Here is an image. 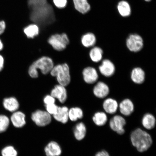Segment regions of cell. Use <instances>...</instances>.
Listing matches in <instances>:
<instances>
[{"instance_id":"obj_8","label":"cell","mask_w":156,"mask_h":156,"mask_svg":"<svg viewBox=\"0 0 156 156\" xmlns=\"http://www.w3.org/2000/svg\"><path fill=\"white\" fill-rule=\"evenodd\" d=\"M126 124V120L122 116L120 115L114 116L111 120L110 122V126L111 129L120 135L124 133V127Z\"/></svg>"},{"instance_id":"obj_34","label":"cell","mask_w":156,"mask_h":156,"mask_svg":"<svg viewBox=\"0 0 156 156\" xmlns=\"http://www.w3.org/2000/svg\"><path fill=\"white\" fill-rule=\"evenodd\" d=\"M6 28L5 23L4 21H0V35L5 32Z\"/></svg>"},{"instance_id":"obj_2","label":"cell","mask_w":156,"mask_h":156,"mask_svg":"<svg viewBox=\"0 0 156 156\" xmlns=\"http://www.w3.org/2000/svg\"><path fill=\"white\" fill-rule=\"evenodd\" d=\"M130 139L133 145L140 152L147 151L153 142L151 135L140 128L137 129L132 133Z\"/></svg>"},{"instance_id":"obj_38","label":"cell","mask_w":156,"mask_h":156,"mask_svg":"<svg viewBox=\"0 0 156 156\" xmlns=\"http://www.w3.org/2000/svg\"><path fill=\"white\" fill-rule=\"evenodd\" d=\"M144 1L146 2H150L151 1V0H144Z\"/></svg>"},{"instance_id":"obj_4","label":"cell","mask_w":156,"mask_h":156,"mask_svg":"<svg viewBox=\"0 0 156 156\" xmlns=\"http://www.w3.org/2000/svg\"><path fill=\"white\" fill-rule=\"evenodd\" d=\"M50 73L52 76L56 77L58 83L60 85L65 87L71 82L69 68L67 64H58L54 66Z\"/></svg>"},{"instance_id":"obj_32","label":"cell","mask_w":156,"mask_h":156,"mask_svg":"<svg viewBox=\"0 0 156 156\" xmlns=\"http://www.w3.org/2000/svg\"><path fill=\"white\" fill-rule=\"evenodd\" d=\"M53 2L56 6L59 9L64 8L67 4V0H53Z\"/></svg>"},{"instance_id":"obj_7","label":"cell","mask_w":156,"mask_h":156,"mask_svg":"<svg viewBox=\"0 0 156 156\" xmlns=\"http://www.w3.org/2000/svg\"><path fill=\"white\" fill-rule=\"evenodd\" d=\"M32 119L37 126H44L49 124L51 121V115L45 111L37 110L33 113Z\"/></svg>"},{"instance_id":"obj_1","label":"cell","mask_w":156,"mask_h":156,"mask_svg":"<svg viewBox=\"0 0 156 156\" xmlns=\"http://www.w3.org/2000/svg\"><path fill=\"white\" fill-rule=\"evenodd\" d=\"M30 19L33 22L42 26L52 24L55 21L53 7L47 0H28Z\"/></svg>"},{"instance_id":"obj_33","label":"cell","mask_w":156,"mask_h":156,"mask_svg":"<svg viewBox=\"0 0 156 156\" xmlns=\"http://www.w3.org/2000/svg\"><path fill=\"white\" fill-rule=\"evenodd\" d=\"M44 104L46 105L55 103V100L51 95H47L44 98Z\"/></svg>"},{"instance_id":"obj_20","label":"cell","mask_w":156,"mask_h":156,"mask_svg":"<svg viewBox=\"0 0 156 156\" xmlns=\"http://www.w3.org/2000/svg\"><path fill=\"white\" fill-rule=\"evenodd\" d=\"M3 105L6 110L11 112H16L18 110L19 107L18 101L15 97H12L4 99Z\"/></svg>"},{"instance_id":"obj_6","label":"cell","mask_w":156,"mask_h":156,"mask_svg":"<svg viewBox=\"0 0 156 156\" xmlns=\"http://www.w3.org/2000/svg\"><path fill=\"white\" fill-rule=\"evenodd\" d=\"M126 44L128 49L133 52H139L144 47L143 39L136 34H130L126 39Z\"/></svg>"},{"instance_id":"obj_5","label":"cell","mask_w":156,"mask_h":156,"mask_svg":"<svg viewBox=\"0 0 156 156\" xmlns=\"http://www.w3.org/2000/svg\"><path fill=\"white\" fill-rule=\"evenodd\" d=\"M48 42L54 50L62 51L65 49L69 43V40L67 35L65 34H55L49 38Z\"/></svg>"},{"instance_id":"obj_18","label":"cell","mask_w":156,"mask_h":156,"mask_svg":"<svg viewBox=\"0 0 156 156\" xmlns=\"http://www.w3.org/2000/svg\"><path fill=\"white\" fill-rule=\"evenodd\" d=\"M133 103L129 99H126L122 101L119 105L120 111L121 113L125 116L130 115L134 110Z\"/></svg>"},{"instance_id":"obj_24","label":"cell","mask_w":156,"mask_h":156,"mask_svg":"<svg viewBox=\"0 0 156 156\" xmlns=\"http://www.w3.org/2000/svg\"><path fill=\"white\" fill-rule=\"evenodd\" d=\"M103 51L102 49L98 47H94L89 52L90 57L93 62L98 63L102 59Z\"/></svg>"},{"instance_id":"obj_29","label":"cell","mask_w":156,"mask_h":156,"mask_svg":"<svg viewBox=\"0 0 156 156\" xmlns=\"http://www.w3.org/2000/svg\"><path fill=\"white\" fill-rule=\"evenodd\" d=\"M9 124L8 117L5 115H0V133L5 132L7 129Z\"/></svg>"},{"instance_id":"obj_13","label":"cell","mask_w":156,"mask_h":156,"mask_svg":"<svg viewBox=\"0 0 156 156\" xmlns=\"http://www.w3.org/2000/svg\"><path fill=\"white\" fill-rule=\"evenodd\" d=\"M145 74L141 68L136 67L132 70L131 79L134 83L138 84L143 83L145 81Z\"/></svg>"},{"instance_id":"obj_10","label":"cell","mask_w":156,"mask_h":156,"mask_svg":"<svg viewBox=\"0 0 156 156\" xmlns=\"http://www.w3.org/2000/svg\"><path fill=\"white\" fill-rule=\"evenodd\" d=\"M84 80L88 84L95 83L98 79V75L94 68L88 67L84 68L83 71Z\"/></svg>"},{"instance_id":"obj_30","label":"cell","mask_w":156,"mask_h":156,"mask_svg":"<svg viewBox=\"0 0 156 156\" xmlns=\"http://www.w3.org/2000/svg\"><path fill=\"white\" fill-rule=\"evenodd\" d=\"M2 156H17L16 150L12 146H7L3 148L1 152Z\"/></svg>"},{"instance_id":"obj_36","label":"cell","mask_w":156,"mask_h":156,"mask_svg":"<svg viewBox=\"0 0 156 156\" xmlns=\"http://www.w3.org/2000/svg\"><path fill=\"white\" fill-rule=\"evenodd\" d=\"M95 156H110L107 152L105 151L99 152Z\"/></svg>"},{"instance_id":"obj_14","label":"cell","mask_w":156,"mask_h":156,"mask_svg":"<svg viewBox=\"0 0 156 156\" xmlns=\"http://www.w3.org/2000/svg\"><path fill=\"white\" fill-rule=\"evenodd\" d=\"M44 151L47 156H59L62 153L60 146L54 141L50 142L46 146Z\"/></svg>"},{"instance_id":"obj_37","label":"cell","mask_w":156,"mask_h":156,"mask_svg":"<svg viewBox=\"0 0 156 156\" xmlns=\"http://www.w3.org/2000/svg\"><path fill=\"white\" fill-rule=\"evenodd\" d=\"M3 42H2L1 39H0V51L3 50Z\"/></svg>"},{"instance_id":"obj_26","label":"cell","mask_w":156,"mask_h":156,"mask_svg":"<svg viewBox=\"0 0 156 156\" xmlns=\"http://www.w3.org/2000/svg\"><path fill=\"white\" fill-rule=\"evenodd\" d=\"M24 32L27 37L33 38L38 34L39 29L37 25L31 24L25 28Z\"/></svg>"},{"instance_id":"obj_25","label":"cell","mask_w":156,"mask_h":156,"mask_svg":"<svg viewBox=\"0 0 156 156\" xmlns=\"http://www.w3.org/2000/svg\"><path fill=\"white\" fill-rule=\"evenodd\" d=\"M155 123V117L151 114H146L142 119V125L147 129H151L154 127Z\"/></svg>"},{"instance_id":"obj_3","label":"cell","mask_w":156,"mask_h":156,"mask_svg":"<svg viewBox=\"0 0 156 156\" xmlns=\"http://www.w3.org/2000/svg\"><path fill=\"white\" fill-rule=\"evenodd\" d=\"M54 67V62L51 58L43 56L31 64L29 68L28 73L31 77L37 78L38 76V69L42 74L46 75L50 73Z\"/></svg>"},{"instance_id":"obj_21","label":"cell","mask_w":156,"mask_h":156,"mask_svg":"<svg viewBox=\"0 0 156 156\" xmlns=\"http://www.w3.org/2000/svg\"><path fill=\"white\" fill-rule=\"evenodd\" d=\"M118 105L114 99L109 98L106 99L103 103V107L107 113L113 114L115 113L118 109Z\"/></svg>"},{"instance_id":"obj_31","label":"cell","mask_w":156,"mask_h":156,"mask_svg":"<svg viewBox=\"0 0 156 156\" xmlns=\"http://www.w3.org/2000/svg\"><path fill=\"white\" fill-rule=\"evenodd\" d=\"M58 107L55 103L46 105V112L50 115H54L57 112Z\"/></svg>"},{"instance_id":"obj_23","label":"cell","mask_w":156,"mask_h":156,"mask_svg":"<svg viewBox=\"0 0 156 156\" xmlns=\"http://www.w3.org/2000/svg\"><path fill=\"white\" fill-rule=\"evenodd\" d=\"M86 132V128L85 124L83 122H80L76 126L74 129V136L76 139L80 141L85 137Z\"/></svg>"},{"instance_id":"obj_35","label":"cell","mask_w":156,"mask_h":156,"mask_svg":"<svg viewBox=\"0 0 156 156\" xmlns=\"http://www.w3.org/2000/svg\"><path fill=\"white\" fill-rule=\"evenodd\" d=\"M4 65V58L2 56L0 55V72L3 69Z\"/></svg>"},{"instance_id":"obj_15","label":"cell","mask_w":156,"mask_h":156,"mask_svg":"<svg viewBox=\"0 0 156 156\" xmlns=\"http://www.w3.org/2000/svg\"><path fill=\"white\" fill-rule=\"evenodd\" d=\"M117 8L119 14L122 17H128L131 15V6L127 1L122 0L119 2Z\"/></svg>"},{"instance_id":"obj_17","label":"cell","mask_w":156,"mask_h":156,"mask_svg":"<svg viewBox=\"0 0 156 156\" xmlns=\"http://www.w3.org/2000/svg\"><path fill=\"white\" fill-rule=\"evenodd\" d=\"M25 116L24 113L20 112L13 113L11 117V121L13 126L16 128H21L24 126L26 124Z\"/></svg>"},{"instance_id":"obj_11","label":"cell","mask_w":156,"mask_h":156,"mask_svg":"<svg viewBox=\"0 0 156 156\" xmlns=\"http://www.w3.org/2000/svg\"><path fill=\"white\" fill-rule=\"evenodd\" d=\"M51 95L62 103L65 102L67 99V92L65 87L60 84L56 85L52 89Z\"/></svg>"},{"instance_id":"obj_28","label":"cell","mask_w":156,"mask_h":156,"mask_svg":"<svg viewBox=\"0 0 156 156\" xmlns=\"http://www.w3.org/2000/svg\"><path fill=\"white\" fill-rule=\"evenodd\" d=\"M93 120L96 125L101 126L106 124L107 118L106 115L104 112H98L95 113L94 116Z\"/></svg>"},{"instance_id":"obj_19","label":"cell","mask_w":156,"mask_h":156,"mask_svg":"<svg viewBox=\"0 0 156 156\" xmlns=\"http://www.w3.org/2000/svg\"><path fill=\"white\" fill-rule=\"evenodd\" d=\"M75 9L82 14L88 12L91 9V6L87 0H73Z\"/></svg>"},{"instance_id":"obj_27","label":"cell","mask_w":156,"mask_h":156,"mask_svg":"<svg viewBox=\"0 0 156 156\" xmlns=\"http://www.w3.org/2000/svg\"><path fill=\"white\" fill-rule=\"evenodd\" d=\"M69 118L72 121L75 122L78 119H81L83 116V111L81 108L78 107L72 108L69 110L68 112Z\"/></svg>"},{"instance_id":"obj_22","label":"cell","mask_w":156,"mask_h":156,"mask_svg":"<svg viewBox=\"0 0 156 156\" xmlns=\"http://www.w3.org/2000/svg\"><path fill=\"white\" fill-rule=\"evenodd\" d=\"M96 41V37L92 33H88L84 34L81 39L82 44L87 48L94 46Z\"/></svg>"},{"instance_id":"obj_12","label":"cell","mask_w":156,"mask_h":156,"mask_svg":"<svg viewBox=\"0 0 156 156\" xmlns=\"http://www.w3.org/2000/svg\"><path fill=\"white\" fill-rule=\"evenodd\" d=\"M109 92L110 89L108 86L103 82H99L94 87V94L99 98H103L106 97Z\"/></svg>"},{"instance_id":"obj_9","label":"cell","mask_w":156,"mask_h":156,"mask_svg":"<svg viewBox=\"0 0 156 156\" xmlns=\"http://www.w3.org/2000/svg\"><path fill=\"white\" fill-rule=\"evenodd\" d=\"M99 71L102 75L106 77L112 76L115 72V67L114 63L108 59L103 60L99 66Z\"/></svg>"},{"instance_id":"obj_16","label":"cell","mask_w":156,"mask_h":156,"mask_svg":"<svg viewBox=\"0 0 156 156\" xmlns=\"http://www.w3.org/2000/svg\"><path fill=\"white\" fill-rule=\"evenodd\" d=\"M68 112L69 110L67 107H58L57 112L53 115L54 118L58 122L65 124L69 119Z\"/></svg>"}]
</instances>
